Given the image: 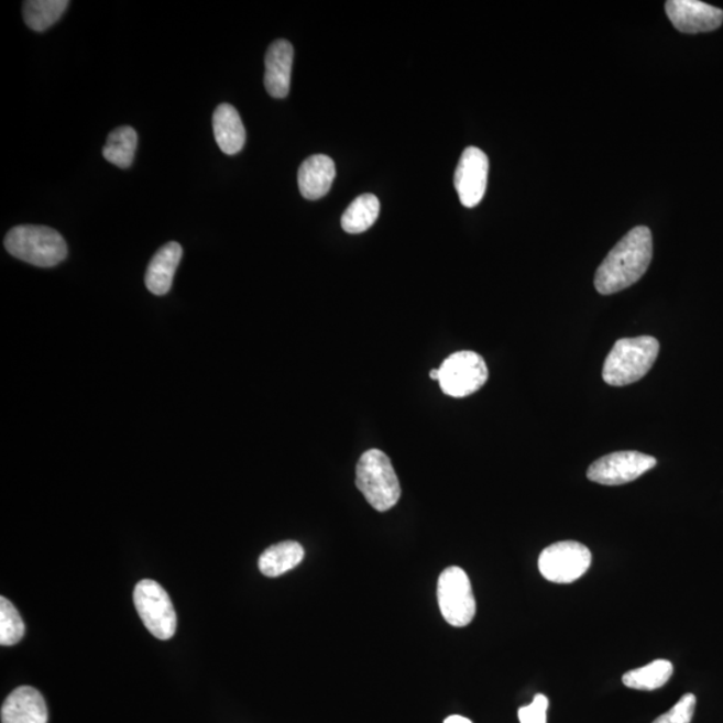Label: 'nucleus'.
Segmentation results:
<instances>
[{
  "instance_id": "obj_18",
  "label": "nucleus",
  "mask_w": 723,
  "mask_h": 723,
  "mask_svg": "<svg viewBox=\"0 0 723 723\" xmlns=\"http://www.w3.org/2000/svg\"><path fill=\"white\" fill-rule=\"evenodd\" d=\"M381 204L374 195H362L352 201L342 216L344 232L358 234L366 232L380 216Z\"/></svg>"
},
{
  "instance_id": "obj_13",
  "label": "nucleus",
  "mask_w": 723,
  "mask_h": 723,
  "mask_svg": "<svg viewBox=\"0 0 723 723\" xmlns=\"http://www.w3.org/2000/svg\"><path fill=\"white\" fill-rule=\"evenodd\" d=\"M2 723H47L48 712L39 690L21 686L3 702Z\"/></svg>"
},
{
  "instance_id": "obj_15",
  "label": "nucleus",
  "mask_w": 723,
  "mask_h": 723,
  "mask_svg": "<svg viewBox=\"0 0 723 723\" xmlns=\"http://www.w3.org/2000/svg\"><path fill=\"white\" fill-rule=\"evenodd\" d=\"M183 258V247L171 241L154 253L145 274L147 289L154 295H166L171 292L176 270Z\"/></svg>"
},
{
  "instance_id": "obj_14",
  "label": "nucleus",
  "mask_w": 723,
  "mask_h": 723,
  "mask_svg": "<svg viewBox=\"0 0 723 723\" xmlns=\"http://www.w3.org/2000/svg\"><path fill=\"white\" fill-rule=\"evenodd\" d=\"M336 175V164L326 154H314L303 161L298 173L302 196L313 201L321 199L329 194Z\"/></svg>"
},
{
  "instance_id": "obj_17",
  "label": "nucleus",
  "mask_w": 723,
  "mask_h": 723,
  "mask_svg": "<svg viewBox=\"0 0 723 723\" xmlns=\"http://www.w3.org/2000/svg\"><path fill=\"white\" fill-rule=\"evenodd\" d=\"M305 558V549L296 541L277 543L262 554L259 559V570L265 577L277 578L294 570Z\"/></svg>"
},
{
  "instance_id": "obj_16",
  "label": "nucleus",
  "mask_w": 723,
  "mask_h": 723,
  "mask_svg": "<svg viewBox=\"0 0 723 723\" xmlns=\"http://www.w3.org/2000/svg\"><path fill=\"white\" fill-rule=\"evenodd\" d=\"M215 140L222 153L234 156L245 144V129L238 110L230 103H221L213 113Z\"/></svg>"
},
{
  "instance_id": "obj_8",
  "label": "nucleus",
  "mask_w": 723,
  "mask_h": 723,
  "mask_svg": "<svg viewBox=\"0 0 723 723\" xmlns=\"http://www.w3.org/2000/svg\"><path fill=\"white\" fill-rule=\"evenodd\" d=\"M591 551L578 541H559L540 554L539 570L549 582L568 584L590 570Z\"/></svg>"
},
{
  "instance_id": "obj_6",
  "label": "nucleus",
  "mask_w": 723,
  "mask_h": 723,
  "mask_svg": "<svg viewBox=\"0 0 723 723\" xmlns=\"http://www.w3.org/2000/svg\"><path fill=\"white\" fill-rule=\"evenodd\" d=\"M438 383L450 397L463 398L479 392L485 385L490 372L478 352L459 351L447 358L438 369Z\"/></svg>"
},
{
  "instance_id": "obj_24",
  "label": "nucleus",
  "mask_w": 723,
  "mask_h": 723,
  "mask_svg": "<svg viewBox=\"0 0 723 723\" xmlns=\"http://www.w3.org/2000/svg\"><path fill=\"white\" fill-rule=\"evenodd\" d=\"M548 698L537 694L533 703L518 710L521 723H547Z\"/></svg>"
},
{
  "instance_id": "obj_9",
  "label": "nucleus",
  "mask_w": 723,
  "mask_h": 723,
  "mask_svg": "<svg viewBox=\"0 0 723 723\" xmlns=\"http://www.w3.org/2000/svg\"><path fill=\"white\" fill-rule=\"evenodd\" d=\"M657 465L653 456L640 452H616L602 457L592 463L587 478L596 484L624 485L639 479L642 474Z\"/></svg>"
},
{
  "instance_id": "obj_11",
  "label": "nucleus",
  "mask_w": 723,
  "mask_h": 723,
  "mask_svg": "<svg viewBox=\"0 0 723 723\" xmlns=\"http://www.w3.org/2000/svg\"><path fill=\"white\" fill-rule=\"evenodd\" d=\"M666 14L673 28L684 34L709 33L723 23V10L700 0H669Z\"/></svg>"
},
{
  "instance_id": "obj_19",
  "label": "nucleus",
  "mask_w": 723,
  "mask_h": 723,
  "mask_svg": "<svg viewBox=\"0 0 723 723\" xmlns=\"http://www.w3.org/2000/svg\"><path fill=\"white\" fill-rule=\"evenodd\" d=\"M673 672L670 660L658 659L640 669L624 673L623 684L628 689L651 691L662 688Z\"/></svg>"
},
{
  "instance_id": "obj_4",
  "label": "nucleus",
  "mask_w": 723,
  "mask_h": 723,
  "mask_svg": "<svg viewBox=\"0 0 723 723\" xmlns=\"http://www.w3.org/2000/svg\"><path fill=\"white\" fill-rule=\"evenodd\" d=\"M357 486L379 512L392 510L401 497V485L393 463L379 449L368 450L358 461Z\"/></svg>"
},
{
  "instance_id": "obj_5",
  "label": "nucleus",
  "mask_w": 723,
  "mask_h": 723,
  "mask_svg": "<svg viewBox=\"0 0 723 723\" xmlns=\"http://www.w3.org/2000/svg\"><path fill=\"white\" fill-rule=\"evenodd\" d=\"M134 604L144 626L157 639L168 640L176 633L177 615L168 592L154 580H141L135 585Z\"/></svg>"
},
{
  "instance_id": "obj_3",
  "label": "nucleus",
  "mask_w": 723,
  "mask_h": 723,
  "mask_svg": "<svg viewBox=\"0 0 723 723\" xmlns=\"http://www.w3.org/2000/svg\"><path fill=\"white\" fill-rule=\"evenodd\" d=\"M6 250L10 255L36 267H55L67 256V245L62 234L42 226H18L6 234Z\"/></svg>"
},
{
  "instance_id": "obj_1",
  "label": "nucleus",
  "mask_w": 723,
  "mask_h": 723,
  "mask_svg": "<svg viewBox=\"0 0 723 723\" xmlns=\"http://www.w3.org/2000/svg\"><path fill=\"white\" fill-rule=\"evenodd\" d=\"M653 261V234L636 227L610 251L595 275L599 294L613 295L632 287L646 274Z\"/></svg>"
},
{
  "instance_id": "obj_12",
  "label": "nucleus",
  "mask_w": 723,
  "mask_h": 723,
  "mask_svg": "<svg viewBox=\"0 0 723 723\" xmlns=\"http://www.w3.org/2000/svg\"><path fill=\"white\" fill-rule=\"evenodd\" d=\"M294 47L286 40L272 43L265 55L264 85L271 97L286 98L292 86Z\"/></svg>"
},
{
  "instance_id": "obj_20",
  "label": "nucleus",
  "mask_w": 723,
  "mask_h": 723,
  "mask_svg": "<svg viewBox=\"0 0 723 723\" xmlns=\"http://www.w3.org/2000/svg\"><path fill=\"white\" fill-rule=\"evenodd\" d=\"M138 142V132L132 127L117 128L109 134L102 151L103 157L119 168L127 169L133 164Z\"/></svg>"
},
{
  "instance_id": "obj_21",
  "label": "nucleus",
  "mask_w": 723,
  "mask_h": 723,
  "mask_svg": "<svg viewBox=\"0 0 723 723\" xmlns=\"http://www.w3.org/2000/svg\"><path fill=\"white\" fill-rule=\"evenodd\" d=\"M67 0H29L23 3V20L31 30L45 31L57 23L69 8Z\"/></svg>"
},
{
  "instance_id": "obj_25",
  "label": "nucleus",
  "mask_w": 723,
  "mask_h": 723,
  "mask_svg": "<svg viewBox=\"0 0 723 723\" xmlns=\"http://www.w3.org/2000/svg\"><path fill=\"white\" fill-rule=\"evenodd\" d=\"M443 723H472V721L465 719V716L450 715V716H448L447 720L443 721Z\"/></svg>"
},
{
  "instance_id": "obj_7",
  "label": "nucleus",
  "mask_w": 723,
  "mask_h": 723,
  "mask_svg": "<svg viewBox=\"0 0 723 723\" xmlns=\"http://www.w3.org/2000/svg\"><path fill=\"white\" fill-rule=\"evenodd\" d=\"M438 604L450 626L465 627L475 615L471 580L460 567H449L438 579Z\"/></svg>"
},
{
  "instance_id": "obj_23",
  "label": "nucleus",
  "mask_w": 723,
  "mask_h": 723,
  "mask_svg": "<svg viewBox=\"0 0 723 723\" xmlns=\"http://www.w3.org/2000/svg\"><path fill=\"white\" fill-rule=\"evenodd\" d=\"M695 704L694 694H684L669 712L658 716L653 723H690L693 720Z\"/></svg>"
},
{
  "instance_id": "obj_2",
  "label": "nucleus",
  "mask_w": 723,
  "mask_h": 723,
  "mask_svg": "<svg viewBox=\"0 0 723 723\" xmlns=\"http://www.w3.org/2000/svg\"><path fill=\"white\" fill-rule=\"evenodd\" d=\"M659 354V342L653 337L623 338L605 358L603 380L611 386H627L650 372Z\"/></svg>"
},
{
  "instance_id": "obj_26",
  "label": "nucleus",
  "mask_w": 723,
  "mask_h": 723,
  "mask_svg": "<svg viewBox=\"0 0 723 723\" xmlns=\"http://www.w3.org/2000/svg\"><path fill=\"white\" fill-rule=\"evenodd\" d=\"M438 376H440V372H438L436 369H432L430 372V379L438 382Z\"/></svg>"
},
{
  "instance_id": "obj_10",
  "label": "nucleus",
  "mask_w": 723,
  "mask_h": 723,
  "mask_svg": "<svg viewBox=\"0 0 723 723\" xmlns=\"http://www.w3.org/2000/svg\"><path fill=\"white\" fill-rule=\"evenodd\" d=\"M490 160L479 147L463 151L454 173V187L463 207L474 208L484 199Z\"/></svg>"
},
{
  "instance_id": "obj_22",
  "label": "nucleus",
  "mask_w": 723,
  "mask_h": 723,
  "mask_svg": "<svg viewBox=\"0 0 723 723\" xmlns=\"http://www.w3.org/2000/svg\"><path fill=\"white\" fill-rule=\"evenodd\" d=\"M26 632L20 613L9 599L0 598V645L14 646Z\"/></svg>"
}]
</instances>
